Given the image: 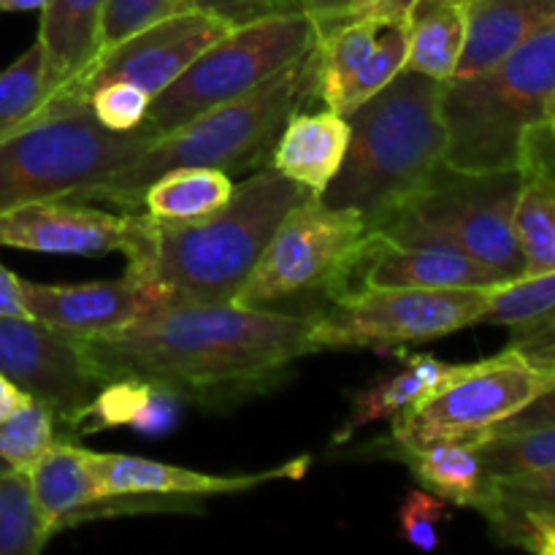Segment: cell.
Instances as JSON below:
<instances>
[{
    "label": "cell",
    "instance_id": "22",
    "mask_svg": "<svg viewBox=\"0 0 555 555\" xmlns=\"http://www.w3.org/2000/svg\"><path fill=\"white\" fill-rule=\"evenodd\" d=\"M108 0H49L38 38L47 70L60 87L87 68L101 52V27Z\"/></svg>",
    "mask_w": 555,
    "mask_h": 555
},
{
    "label": "cell",
    "instance_id": "40",
    "mask_svg": "<svg viewBox=\"0 0 555 555\" xmlns=\"http://www.w3.org/2000/svg\"><path fill=\"white\" fill-rule=\"evenodd\" d=\"M509 347L520 350L524 356H529L531 361L545 363V366L555 369V323L542 325V328L529 331V334L513 336Z\"/></svg>",
    "mask_w": 555,
    "mask_h": 555
},
{
    "label": "cell",
    "instance_id": "12",
    "mask_svg": "<svg viewBox=\"0 0 555 555\" xmlns=\"http://www.w3.org/2000/svg\"><path fill=\"white\" fill-rule=\"evenodd\" d=\"M225 22L204 11H177L141 30L130 33L128 38L114 47L98 52V57L87 65L81 74L65 81L49 101L54 103H87L90 95L106 81H130L150 92L152 98L166 90L206 47L220 41L231 33ZM47 101V103H49Z\"/></svg>",
    "mask_w": 555,
    "mask_h": 555
},
{
    "label": "cell",
    "instance_id": "8",
    "mask_svg": "<svg viewBox=\"0 0 555 555\" xmlns=\"http://www.w3.org/2000/svg\"><path fill=\"white\" fill-rule=\"evenodd\" d=\"M314 43L318 25L304 11L233 27L152 98L141 128L152 141L163 139L198 114L263 85L276 70L307 54Z\"/></svg>",
    "mask_w": 555,
    "mask_h": 555
},
{
    "label": "cell",
    "instance_id": "20",
    "mask_svg": "<svg viewBox=\"0 0 555 555\" xmlns=\"http://www.w3.org/2000/svg\"><path fill=\"white\" fill-rule=\"evenodd\" d=\"M350 144V122L331 112H296L282 128L269 166L320 195L331 184Z\"/></svg>",
    "mask_w": 555,
    "mask_h": 555
},
{
    "label": "cell",
    "instance_id": "10",
    "mask_svg": "<svg viewBox=\"0 0 555 555\" xmlns=\"http://www.w3.org/2000/svg\"><path fill=\"white\" fill-rule=\"evenodd\" d=\"M496 287L347 293L314 314L312 345L318 352L426 345L480 323Z\"/></svg>",
    "mask_w": 555,
    "mask_h": 555
},
{
    "label": "cell",
    "instance_id": "39",
    "mask_svg": "<svg viewBox=\"0 0 555 555\" xmlns=\"http://www.w3.org/2000/svg\"><path fill=\"white\" fill-rule=\"evenodd\" d=\"M547 423H555V385L551 390L540 396V399L531 401L529 406L513 415L509 421H504L502 426L493 428L488 437L493 434H509V431H524V428H537V426H547Z\"/></svg>",
    "mask_w": 555,
    "mask_h": 555
},
{
    "label": "cell",
    "instance_id": "15",
    "mask_svg": "<svg viewBox=\"0 0 555 555\" xmlns=\"http://www.w3.org/2000/svg\"><path fill=\"white\" fill-rule=\"evenodd\" d=\"M509 282L493 266L450 244H404L369 231L325 301L358 291H439V287H496Z\"/></svg>",
    "mask_w": 555,
    "mask_h": 555
},
{
    "label": "cell",
    "instance_id": "19",
    "mask_svg": "<svg viewBox=\"0 0 555 555\" xmlns=\"http://www.w3.org/2000/svg\"><path fill=\"white\" fill-rule=\"evenodd\" d=\"M27 475L43 524L52 537L70 526L85 524L87 513L108 499L95 472V453L68 442H54L27 469Z\"/></svg>",
    "mask_w": 555,
    "mask_h": 555
},
{
    "label": "cell",
    "instance_id": "6",
    "mask_svg": "<svg viewBox=\"0 0 555 555\" xmlns=\"http://www.w3.org/2000/svg\"><path fill=\"white\" fill-rule=\"evenodd\" d=\"M152 144L144 128L114 133L87 103L49 101L0 139V215L36 201H74Z\"/></svg>",
    "mask_w": 555,
    "mask_h": 555
},
{
    "label": "cell",
    "instance_id": "18",
    "mask_svg": "<svg viewBox=\"0 0 555 555\" xmlns=\"http://www.w3.org/2000/svg\"><path fill=\"white\" fill-rule=\"evenodd\" d=\"M307 469L309 455L255 475H206V472L139 459V455L95 453V472L106 496H173L198 502L209 496H236L266 482L298 480L307 475Z\"/></svg>",
    "mask_w": 555,
    "mask_h": 555
},
{
    "label": "cell",
    "instance_id": "42",
    "mask_svg": "<svg viewBox=\"0 0 555 555\" xmlns=\"http://www.w3.org/2000/svg\"><path fill=\"white\" fill-rule=\"evenodd\" d=\"M304 9V14L312 16V22L320 30H328L336 22H341L347 16V5L350 0H298Z\"/></svg>",
    "mask_w": 555,
    "mask_h": 555
},
{
    "label": "cell",
    "instance_id": "29",
    "mask_svg": "<svg viewBox=\"0 0 555 555\" xmlns=\"http://www.w3.org/2000/svg\"><path fill=\"white\" fill-rule=\"evenodd\" d=\"M480 323L507 325L513 336L555 323V269L524 274L493 291Z\"/></svg>",
    "mask_w": 555,
    "mask_h": 555
},
{
    "label": "cell",
    "instance_id": "43",
    "mask_svg": "<svg viewBox=\"0 0 555 555\" xmlns=\"http://www.w3.org/2000/svg\"><path fill=\"white\" fill-rule=\"evenodd\" d=\"M20 282V276L11 274V271L0 263V314H5V318H27L25 304H22Z\"/></svg>",
    "mask_w": 555,
    "mask_h": 555
},
{
    "label": "cell",
    "instance_id": "21",
    "mask_svg": "<svg viewBox=\"0 0 555 555\" xmlns=\"http://www.w3.org/2000/svg\"><path fill=\"white\" fill-rule=\"evenodd\" d=\"M466 41L453 79L491 68L555 20V0H464Z\"/></svg>",
    "mask_w": 555,
    "mask_h": 555
},
{
    "label": "cell",
    "instance_id": "13",
    "mask_svg": "<svg viewBox=\"0 0 555 555\" xmlns=\"http://www.w3.org/2000/svg\"><path fill=\"white\" fill-rule=\"evenodd\" d=\"M0 374L79 431L103 383L76 336L33 318L0 314Z\"/></svg>",
    "mask_w": 555,
    "mask_h": 555
},
{
    "label": "cell",
    "instance_id": "33",
    "mask_svg": "<svg viewBox=\"0 0 555 555\" xmlns=\"http://www.w3.org/2000/svg\"><path fill=\"white\" fill-rule=\"evenodd\" d=\"M54 412L41 401H30L0 423V459L14 469H30L57 439H54Z\"/></svg>",
    "mask_w": 555,
    "mask_h": 555
},
{
    "label": "cell",
    "instance_id": "23",
    "mask_svg": "<svg viewBox=\"0 0 555 555\" xmlns=\"http://www.w3.org/2000/svg\"><path fill=\"white\" fill-rule=\"evenodd\" d=\"M461 363H442L434 356H410L406 358L404 369L390 377L379 379L372 388L361 390L352 401L350 417L345 421V426L336 431L334 444L347 442L352 434L361 431L363 426H372L377 421H388L396 417L401 410L412 406L415 401L426 399L428 393L439 388V385L448 383L455 372H459Z\"/></svg>",
    "mask_w": 555,
    "mask_h": 555
},
{
    "label": "cell",
    "instance_id": "34",
    "mask_svg": "<svg viewBox=\"0 0 555 555\" xmlns=\"http://www.w3.org/2000/svg\"><path fill=\"white\" fill-rule=\"evenodd\" d=\"M152 95L130 81H106L90 95V108L103 128L114 133L135 130L146 119Z\"/></svg>",
    "mask_w": 555,
    "mask_h": 555
},
{
    "label": "cell",
    "instance_id": "1",
    "mask_svg": "<svg viewBox=\"0 0 555 555\" xmlns=\"http://www.w3.org/2000/svg\"><path fill=\"white\" fill-rule=\"evenodd\" d=\"M76 339L103 383L141 379L198 404L266 393L293 363L318 352L312 318L233 301H173L122 328Z\"/></svg>",
    "mask_w": 555,
    "mask_h": 555
},
{
    "label": "cell",
    "instance_id": "47",
    "mask_svg": "<svg viewBox=\"0 0 555 555\" xmlns=\"http://www.w3.org/2000/svg\"><path fill=\"white\" fill-rule=\"evenodd\" d=\"M9 469H14V466H11L5 459H0V472H9Z\"/></svg>",
    "mask_w": 555,
    "mask_h": 555
},
{
    "label": "cell",
    "instance_id": "32",
    "mask_svg": "<svg viewBox=\"0 0 555 555\" xmlns=\"http://www.w3.org/2000/svg\"><path fill=\"white\" fill-rule=\"evenodd\" d=\"M482 469L488 480L496 477L529 475V472L553 469L555 466V423L524 431L493 434L477 442Z\"/></svg>",
    "mask_w": 555,
    "mask_h": 555
},
{
    "label": "cell",
    "instance_id": "25",
    "mask_svg": "<svg viewBox=\"0 0 555 555\" xmlns=\"http://www.w3.org/2000/svg\"><path fill=\"white\" fill-rule=\"evenodd\" d=\"M401 459L426 491L455 507H477L486 493L488 477L472 439H439L423 448L401 450Z\"/></svg>",
    "mask_w": 555,
    "mask_h": 555
},
{
    "label": "cell",
    "instance_id": "28",
    "mask_svg": "<svg viewBox=\"0 0 555 555\" xmlns=\"http://www.w3.org/2000/svg\"><path fill=\"white\" fill-rule=\"evenodd\" d=\"M515 236L524 253L526 274L555 269V184L529 168H524L515 206Z\"/></svg>",
    "mask_w": 555,
    "mask_h": 555
},
{
    "label": "cell",
    "instance_id": "7",
    "mask_svg": "<svg viewBox=\"0 0 555 555\" xmlns=\"http://www.w3.org/2000/svg\"><path fill=\"white\" fill-rule=\"evenodd\" d=\"M524 168L509 171H459L442 166L431 182L372 231L404 244H450L507 280L526 274L515 236Z\"/></svg>",
    "mask_w": 555,
    "mask_h": 555
},
{
    "label": "cell",
    "instance_id": "35",
    "mask_svg": "<svg viewBox=\"0 0 555 555\" xmlns=\"http://www.w3.org/2000/svg\"><path fill=\"white\" fill-rule=\"evenodd\" d=\"M450 518V502L431 491H410L399 507V529L406 542L421 551H437L439 526Z\"/></svg>",
    "mask_w": 555,
    "mask_h": 555
},
{
    "label": "cell",
    "instance_id": "2",
    "mask_svg": "<svg viewBox=\"0 0 555 555\" xmlns=\"http://www.w3.org/2000/svg\"><path fill=\"white\" fill-rule=\"evenodd\" d=\"M309 195L304 184L263 166L206 217L157 220L135 211L125 274L157 282L177 301H233L287 211Z\"/></svg>",
    "mask_w": 555,
    "mask_h": 555
},
{
    "label": "cell",
    "instance_id": "26",
    "mask_svg": "<svg viewBox=\"0 0 555 555\" xmlns=\"http://www.w3.org/2000/svg\"><path fill=\"white\" fill-rule=\"evenodd\" d=\"M179 396L155 388L141 379H114L101 388L85 412L79 431H103V428L128 426L141 434H166L179 412Z\"/></svg>",
    "mask_w": 555,
    "mask_h": 555
},
{
    "label": "cell",
    "instance_id": "11",
    "mask_svg": "<svg viewBox=\"0 0 555 555\" xmlns=\"http://www.w3.org/2000/svg\"><path fill=\"white\" fill-rule=\"evenodd\" d=\"M369 231L361 215L331 209L320 195H309L287 211L233 304L271 309L309 293L328 298Z\"/></svg>",
    "mask_w": 555,
    "mask_h": 555
},
{
    "label": "cell",
    "instance_id": "4",
    "mask_svg": "<svg viewBox=\"0 0 555 555\" xmlns=\"http://www.w3.org/2000/svg\"><path fill=\"white\" fill-rule=\"evenodd\" d=\"M318 43L255 90L198 114L152 141L135 160L74 201H106L135 211L146 184L171 168H220L225 173L269 166L287 119L318 98Z\"/></svg>",
    "mask_w": 555,
    "mask_h": 555
},
{
    "label": "cell",
    "instance_id": "24",
    "mask_svg": "<svg viewBox=\"0 0 555 555\" xmlns=\"http://www.w3.org/2000/svg\"><path fill=\"white\" fill-rule=\"evenodd\" d=\"M466 41L464 0H417L410 11V49L404 70L450 81Z\"/></svg>",
    "mask_w": 555,
    "mask_h": 555
},
{
    "label": "cell",
    "instance_id": "27",
    "mask_svg": "<svg viewBox=\"0 0 555 555\" xmlns=\"http://www.w3.org/2000/svg\"><path fill=\"white\" fill-rule=\"evenodd\" d=\"M231 195V173L220 168H171L146 184L139 209L157 220H195L225 206Z\"/></svg>",
    "mask_w": 555,
    "mask_h": 555
},
{
    "label": "cell",
    "instance_id": "16",
    "mask_svg": "<svg viewBox=\"0 0 555 555\" xmlns=\"http://www.w3.org/2000/svg\"><path fill=\"white\" fill-rule=\"evenodd\" d=\"M20 287L27 318L70 336L106 334L177 301L157 282L133 280L128 274L117 282L85 285H38L22 280Z\"/></svg>",
    "mask_w": 555,
    "mask_h": 555
},
{
    "label": "cell",
    "instance_id": "46",
    "mask_svg": "<svg viewBox=\"0 0 555 555\" xmlns=\"http://www.w3.org/2000/svg\"><path fill=\"white\" fill-rule=\"evenodd\" d=\"M542 122H545L547 128H553V130H555V87H553L551 98H547V106H545V119H542Z\"/></svg>",
    "mask_w": 555,
    "mask_h": 555
},
{
    "label": "cell",
    "instance_id": "14",
    "mask_svg": "<svg viewBox=\"0 0 555 555\" xmlns=\"http://www.w3.org/2000/svg\"><path fill=\"white\" fill-rule=\"evenodd\" d=\"M410 49L406 20H341L318 33V98L331 112H356L404 70Z\"/></svg>",
    "mask_w": 555,
    "mask_h": 555
},
{
    "label": "cell",
    "instance_id": "17",
    "mask_svg": "<svg viewBox=\"0 0 555 555\" xmlns=\"http://www.w3.org/2000/svg\"><path fill=\"white\" fill-rule=\"evenodd\" d=\"M135 231V211L108 215L103 209L79 206L68 198L36 201L0 215V247L47 255L128 253Z\"/></svg>",
    "mask_w": 555,
    "mask_h": 555
},
{
    "label": "cell",
    "instance_id": "38",
    "mask_svg": "<svg viewBox=\"0 0 555 555\" xmlns=\"http://www.w3.org/2000/svg\"><path fill=\"white\" fill-rule=\"evenodd\" d=\"M520 168L542 173L555 184V130L545 122H537L529 128L524 139V163Z\"/></svg>",
    "mask_w": 555,
    "mask_h": 555
},
{
    "label": "cell",
    "instance_id": "37",
    "mask_svg": "<svg viewBox=\"0 0 555 555\" xmlns=\"http://www.w3.org/2000/svg\"><path fill=\"white\" fill-rule=\"evenodd\" d=\"M182 11H204L228 27H244L274 16L301 14L304 9L298 0H184Z\"/></svg>",
    "mask_w": 555,
    "mask_h": 555
},
{
    "label": "cell",
    "instance_id": "3",
    "mask_svg": "<svg viewBox=\"0 0 555 555\" xmlns=\"http://www.w3.org/2000/svg\"><path fill=\"white\" fill-rule=\"evenodd\" d=\"M347 122L345 160L320 201L331 209L356 211L369 228H377L444 166L442 81L401 70L347 114Z\"/></svg>",
    "mask_w": 555,
    "mask_h": 555
},
{
    "label": "cell",
    "instance_id": "30",
    "mask_svg": "<svg viewBox=\"0 0 555 555\" xmlns=\"http://www.w3.org/2000/svg\"><path fill=\"white\" fill-rule=\"evenodd\" d=\"M52 540L25 469L0 472V555H38Z\"/></svg>",
    "mask_w": 555,
    "mask_h": 555
},
{
    "label": "cell",
    "instance_id": "9",
    "mask_svg": "<svg viewBox=\"0 0 555 555\" xmlns=\"http://www.w3.org/2000/svg\"><path fill=\"white\" fill-rule=\"evenodd\" d=\"M555 385V369L531 361L515 347L459 372L426 399L393 417L396 450H415L439 439L480 442Z\"/></svg>",
    "mask_w": 555,
    "mask_h": 555
},
{
    "label": "cell",
    "instance_id": "31",
    "mask_svg": "<svg viewBox=\"0 0 555 555\" xmlns=\"http://www.w3.org/2000/svg\"><path fill=\"white\" fill-rule=\"evenodd\" d=\"M54 92L57 85L47 70L41 43L36 41L0 74V139L36 117Z\"/></svg>",
    "mask_w": 555,
    "mask_h": 555
},
{
    "label": "cell",
    "instance_id": "36",
    "mask_svg": "<svg viewBox=\"0 0 555 555\" xmlns=\"http://www.w3.org/2000/svg\"><path fill=\"white\" fill-rule=\"evenodd\" d=\"M184 0H108L101 27V52L128 38L130 33L182 11Z\"/></svg>",
    "mask_w": 555,
    "mask_h": 555
},
{
    "label": "cell",
    "instance_id": "44",
    "mask_svg": "<svg viewBox=\"0 0 555 555\" xmlns=\"http://www.w3.org/2000/svg\"><path fill=\"white\" fill-rule=\"evenodd\" d=\"M30 401L33 399L25 390H20L11 379H5L3 374H0V423H3L5 417L14 415L16 410H22L25 404H30Z\"/></svg>",
    "mask_w": 555,
    "mask_h": 555
},
{
    "label": "cell",
    "instance_id": "45",
    "mask_svg": "<svg viewBox=\"0 0 555 555\" xmlns=\"http://www.w3.org/2000/svg\"><path fill=\"white\" fill-rule=\"evenodd\" d=\"M49 0H0V14H11V11H43Z\"/></svg>",
    "mask_w": 555,
    "mask_h": 555
},
{
    "label": "cell",
    "instance_id": "5",
    "mask_svg": "<svg viewBox=\"0 0 555 555\" xmlns=\"http://www.w3.org/2000/svg\"><path fill=\"white\" fill-rule=\"evenodd\" d=\"M553 87L555 20L491 68L444 81V166L459 171L520 168L526 133L545 119Z\"/></svg>",
    "mask_w": 555,
    "mask_h": 555
},
{
    "label": "cell",
    "instance_id": "41",
    "mask_svg": "<svg viewBox=\"0 0 555 555\" xmlns=\"http://www.w3.org/2000/svg\"><path fill=\"white\" fill-rule=\"evenodd\" d=\"M417 0H350L345 20H406L410 11L415 9Z\"/></svg>",
    "mask_w": 555,
    "mask_h": 555
}]
</instances>
